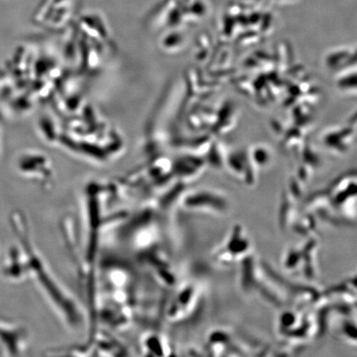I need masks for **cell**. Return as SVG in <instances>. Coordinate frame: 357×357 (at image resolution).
<instances>
[{"instance_id":"1","label":"cell","mask_w":357,"mask_h":357,"mask_svg":"<svg viewBox=\"0 0 357 357\" xmlns=\"http://www.w3.org/2000/svg\"><path fill=\"white\" fill-rule=\"evenodd\" d=\"M250 248L249 241L243 235L240 227L231 234L225 247L217 252V260L222 264H230L238 257L245 255Z\"/></svg>"},{"instance_id":"2","label":"cell","mask_w":357,"mask_h":357,"mask_svg":"<svg viewBox=\"0 0 357 357\" xmlns=\"http://www.w3.org/2000/svg\"><path fill=\"white\" fill-rule=\"evenodd\" d=\"M186 208L194 209V211H213L218 213H225L229 204L227 200L220 195L214 193L213 191H199L198 194L190 196L185 201Z\"/></svg>"}]
</instances>
